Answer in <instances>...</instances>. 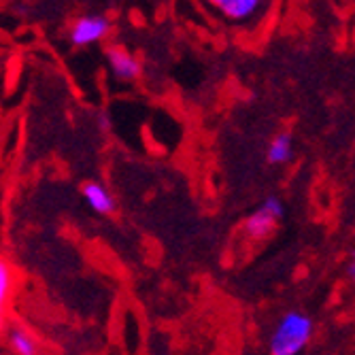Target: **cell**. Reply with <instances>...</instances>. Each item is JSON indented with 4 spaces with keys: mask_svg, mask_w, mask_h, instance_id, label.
Wrapping results in <instances>:
<instances>
[{
    "mask_svg": "<svg viewBox=\"0 0 355 355\" xmlns=\"http://www.w3.org/2000/svg\"><path fill=\"white\" fill-rule=\"evenodd\" d=\"M313 338V319L302 311H287L275 326L268 351L272 355H298Z\"/></svg>",
    "mask_w": 355,
    "mask_h": 355,
    "instance_id": "obj_1",
    "label": "cell"
},
{
    "mask_svg": "<svg viewBox=\"0 0 355 355\" xmlns=\"http://www.w3.org/2000/svg\"><path fill=\"white\" fill-rule=\"evenodd\" d=\"M285 215V207L281 202L279 196H268L260 209H255L243 223V228L245 232L255 239V241H262L266 236H270L275 230H277V225L279 221L283 219Z\"/></svg>",
    "mask_w": 355,
    "mask_h": 355,
    "instance_id": "obj_2",
    "label": "cell"
},
{
    "mask_svg": "<svg viewBox=\"0 0 355 355\" xmlns=\"http://www.w3.org/2000/svg\"><path fill=\"white\" fill-rule=\"evenodd\" d=\"M111 35V19L105 15H81L69 30V41L73 47H89L105 41Z\"/></svg>",
    "mask_w": 355,
    "mask_h": 355,
    "instance_id": "obj_3",
    "label": "cell"
},
{
    "mask_svg": "<svg viewBox=\"0 0 355 355\" xmlns=\"http://www.w3.org/2000/svg\"><path fill=\"white\" fill-rule=\"evenodd\" d=\"M107 62L113 77L121 83H132L141 79L143 75V64L128 51L123 45H111L107 47Z\"/></svg>",
    "mask_w": 355,
    "mask_h": 355,
    "instance_id": "obj_4",
    "label": "cell"
},
{
    "mask_svg": "<svg viewBox=\"0 0 355 355\" xmlns=\"http://www.w3.org/2000/svg\"><path fill=\"white\" fill-rule=\"evenodd\" d=\"M81 196L85 200V205L98 215H113L117 209V202L113 198V193L109 191V187H105L98 181H87L81 187Z\"/></svg>",
    "mask_w": 355,
    "mask_h": 355,
    "instance_id": "obj_5",
    "label": "cell"
},
{
    "mask_svg": "<svg viewBox=\"0 0 355 355\" xmlns=\"http://www.w3.org/2000/svg\"><path fill=\"white\" fill-rule=\"evenodd\" d=\"M207 3L230 21H245L257 13L262 0H207Z\"/></svg>",
    "mask_w": 355,
    "mask_h": 355,
    "instance_id": "obj_6",
    "label": "cell"
},
{
    "mask_svg": "<svg viewBox=\"0 0 355 355\" xmlns=\"http://www.w3.org/2000/svg\"><path fill=\"white\" fill-rule=\"evenodd\" d=\"M292 149H294L292 135L289 132L275 135L268 143V149H266V162L272 166L289 162V159H292Z\"/></svg>",
    "mask_w": 355,
    "mask_h": 355,
    "instance_id": "obj_7",
    "label": "cell"
},
{
    "mask_svg": "<svg viewBox=\"0 0 355 355\" xmlns=\"http://www.w3.org/2000/svg\"><path fill=\"white\" fill-rule=\"evenodd\" d=\"M7 343L9 347L17 353V355H35L39 353V343L32 336L26 328H11L7 334Z\"/></svg>",
    "mask_w": 355,
    "mask_h": 355,
    "instance_id": "obj_8",
    "label": "cell"
},
{
    "mask_svg": "<svg viewBox=\"0 0 355 355\" xmlns=\"http://www.w3.org/2000/svg\"><path fill=\"white\" fill-rule=\"evenodd\" d=\"M11 287H13L11 266L5 262V257H0V328H3V321H5V309L11 296Z\"/></svg>",
    "mask_w": 355,
    "mask_h": 355,
    "instance_id": "obj_9",
    "label": "cell"
},
{
    "mask_svg": "<svg viewBox=\"0 0 355 355\" xmlns=\"http://www.w3.org/2000/svg\"><path fill=\"white\" fill-rule=\"evenodd\" d=\"M98 125H101V130H109V115L107 113H98Z\"/></svg>",
    "mask_w": 355,
    "mask_h": 355,
    "instance_id": "obj_10",
    "label": "cell"
},
{
    "mask_svg": "<svg viewBox=\"0 0 355 355\" xmlns=\"http://www.w3.org/2000/svg\"><path fill=\"white\" fill-rule=\"evenodd\" d=\"M347 275H349V279H353V275H355V266H353V262H349V266H347Z\"/></svg>",
    "mask_w": 355,
    "mask_h": 355,
    "instance_id": "obj_11",
    "label": "cell"
}]
</instances>
